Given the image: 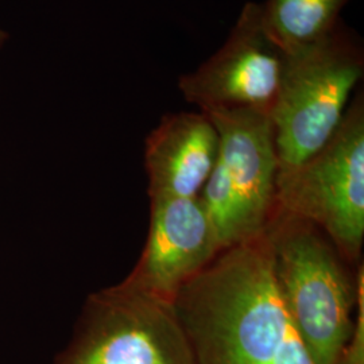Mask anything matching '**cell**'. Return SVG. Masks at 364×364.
I'll use <instances>...</instances> for the list:
<instances>
[{
  "label": "cell",
  "instance_id": "6da1fadb",
  "mask_svg": "<svg viewBox=\"0 0 364 364\" xmlns=\"http://www.w3.org/2000/svg\"><path fill=\"white\" fill-rule=\"evenodd\" d=\"M174 309L196 364H314L278 294L264 232L221 251Z\"/></svg>",
  "mask_w": 364,
  "mask_h": 364
},
{
  "label": "cell",
  "instance_id": "7a4b0ae2",
  "mask_svg": "<svg viewBox=\"0 0 364 364\" xmlns=\"http://www.w3.org/2000/svg\"><path fill=\"white\" fill-rule=\"evenodd\" d=\"M278 294L314 364H338L353 331L358 282L312 223L281 210L264 230Z\"/></svg>",
  "mask_w": 364,
  "mask_h": 364
},
{
  "label": "cell",
  "instance_id": "3957f363",
  "mask_svg": "<svg viewBox=\"0 0 364 364\" xmlns=\"http://www.w3.org/2000/svg\"><path fill=\"white\" fill-rule=\"evenodd\" d=\"M363 73V48L341 23L320 43L287 55L270 112L277 178L297 169L333 136Z\"/></svg>",
  "mask_w": 364,
  "mask_h": 364
},
{
  "label": "cell",
  "instance_id": "277c9868",
  "mask_svg": "<svg viewBox=\"0 0 364 364\" xmlns=\"http://www.w3.org/2000/svg\"><path fill=\"white\" fill-rule=\"evenodd\" d=\"M321 228L346 262L364 240V103L353 99L326 146L277 178V209Z\"/></svg>",
  "mask_w": 364,
  "mask_h": 364
},
{
  "label": "cell",
  "instance_id": "5b68a950",
  "mask_svg": "<svg viewBox=\"0 0 364 364\" xmlns=\"http://www.w3.org/2000/svg\"><path fill=\"white\" fill-rule=\"evenodd\" d=\"M57 364H196L174 304L117 287L92 299Z\"/></svg>",
  "mask_w": 364,
  "mask_h": 364
},
{
  "label": "cell",
  "instance_id": "8992f818",
  "mask_svg": "<svg viewBox=\"0 0 364 364\" xmlns=\"http://www.w3.org/2000/svg\"><path fill=\"white\" fill-rule=\"evenodd\" d=\"M287 54L266 33L259 3H247L220 49L178 88L200 111L250 109L269 114L285 75Z\"/></svg>",
  "mask_w": 364,
  "mask_h": 364
},
{
  "label": "cell",
  "instance_id": "52a82bcc",
  "mask_svg": "<svg viewBox=\"0 0 364 364\" xmlns=\"http://www.w3.org/2000/svg\"><path fill=\"white\" fill-rule=\"evenodd\" d=\"M223 251L198 197L151 203L147 242L130 277L119 285L174 304L180 290Z\"/></svg>",
  "mask_w": 364,
  "mask_h": 364
},
{
  "label": "cell",
  "instance_id": "ba28073f",
  "mask_svg": "<svg viewBox=\"0 0 364 364\" xmlns=\"http://www.w3.org/2000/svg\"><path fill=\"white\" fill-rule=\"evenodd\" d=\"M201 112L219 134L218 162L237 196L250 234L258 237L277 209L278 156L270 115L250 109Z\"/></svg>",
  "mask_w": 364,
  "mask_h": 364
},
{
  "label": "cell",
  "instance_id": "9c48e42d",
  "mask_svg": "<svg viewBox=\"0 0 364 364\" xmlns=\"http://www.w3.org/2000/svg\"><path fill=\"white\" fill-rule=\"evenodd\" d=\"M219 156V134L205 114L162 117L146 139L144 166L151 203L198 197Z\"/></svg>",
  "mask_w": 364,
  "mask_h": 364
},
{
  "label": "cell",
  "instance_id": "30bf717a",
  "mask_svg": "<svg viewBox=\"0 0 364 364\" xmlns=\"http://www.w3.org/2000/svg\"><path fill=\"white\" fill-rule=\"evenodd\" d=\"M350 0H266L259 4L260 21L270 38L293 55L328 38Z\"/></svg>",
  "mask_w": 364,
  "mask_h": 364
},
{
  "label": "cell",
  "instance_id": "8fae6325",
  "mask_svg": "<svg viewBox=\"0 0 364 364\" xmlns=\"http://www.w3.org/2000/svg\"><path fill=\"white\" fill-rule=\"evenodd\" d=\"M356 282L358 299L353 331L350 341L340 355L338 364H364V273L362 263L356 273Z\"/></svg>",
  "mask_w": 364,
  "mask_h": 364
}]
</instances>
